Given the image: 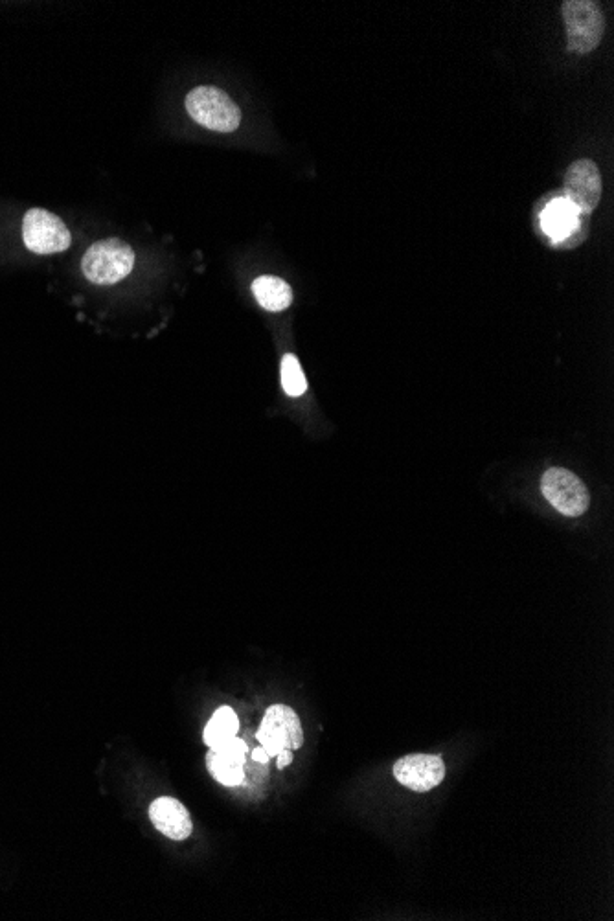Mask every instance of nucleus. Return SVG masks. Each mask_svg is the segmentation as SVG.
Returning <instances> with one entry per match:
<instances>
[{"mask_svg":"<svg viewBox=\"0 0 614 921\" xmlns=\"http://www.w3.org/2000/svg\"><path fill=\"white\" fill-rule=\"evenodd\" d=\"M135 267V252L120 239H103L89 247L81 260V271L89 282L98 285L118 284Z\"/></svg>","mask_w":614,"mask_h":921,"instance_id":"obj_1","label":"nucleus"},{"mask_svg":"<svg viewBox=\"0 0 614 921\" xmlns=\"http://www.w3.org/2000/svg\"><path fill=\"white\" fill-rule=\"evenodd\" d=\"M186 111L199 126L219 133H232L241 122L238 105L230 100L227 92L210 85L195 87L186 96Z\"/></svg>","mask_w":614,"mask_h":921,"instance_id":"obj_2","label":"nucleus"},{"mask_svg":"<svg viewBox=\"0 0 614 921\" xmlns=\"http://www.w3.org/2000/svg\"><path fill=\"white\" fill-rule=\"evenodd\" d=\"M561 12L567 26L570 52L591 54L602 43L605 30L600 6L592 0H567L563 2Z\"/></svg>","mask_w":614,"mask_h":921,"instance_id":"obj_3","label":"nucleus"},{"mask_svg":"<svg viewBox=\"0 0 614 921\" xmlns=\"http://www.w3.org/2000/svg\"><path fill=\"white\" fill-rule=\"evenodd\" d=\"M256 738L271 758L282 751H296L304 743L300 717L289 706L273 705L265 712Z\"/></svg>","mask_w":614,"mask_h":921,"instance_id":"obj_4","label":"nucleus"},{"mask_svg":"<svg viewBox=\"0 0 614 921\" xmlns=\"http://www.w3.org/2000/svg\"><path fill=\"white\" fill-rule=\"evenodd\" d=\"M541 491L559 513L580 517L589 510V491L580 477L563 467H550L541 478Z\"/></svg>","mask_w":614,"mask_h":921,"instance_id":"obj_5","label":"nucleus"},{"mask_svg":"<svg viewBox=\"0 0 614 921\" xmlns=\"http://www.w3.org/2000/svg\"><path fill=\"white\" fill-rule=\"evenodd\" d=\"M24 245L35 254H57L65 252L72 243L69 228L43 208H32L23 219Z\"/></svg>","mask_w":614,"mask_h":921,"instance_id":"obj_6","label":"nucleus"},{"mask_svg":"<svg viewBox=\"0 0 614 921\" xmlns=\"http://www.w3.org/2000/svg\"><path fill=\"white\" fill-rule=\"evenodd\" d=\"M565 197L576 210L591 214L602 197V175L591 159H580L570 164L565 175Z\"/></svg>","mask_w":614,"mask_h":921,"instance_id":"obj_7","label":"nucleus"},{"mask_svg":"<svg viewBox=\"0 0 614 921\" xmlns=\"http://www.w3.org/2000/svg\"><path fill=\"white\" fill-rule=\"evenodd\" d=\"M394 776L399 784L416 793H427L445 778V763L433 754H410L394 765Z\"/></svg>","mask_w":614,"mask_h":921,"instance_id":"obj_8","label":"nucleus"},{"mask_svg":"<svg viewBox=\"0 0 614 921\" xmlns=\"http://www.w3.org/2000/svg\"><path fill=\"white\" fill-rule=\"evenodd\" d=\"M249 752L247 743L239 740L238 736L232 740L214 747L206 756V763L210 774L216 778L217 782L227 787H236L243 784L245 780V754Z\"/></svg>","mask_w":614,"mask_h":921,"instance_id":"obj_9","label":"nucleus"},{"mask_svg":"<svg viewBox=\"0 0 614 921\" xmlns=\"http://www.w3.org/2000/svg\"><path fill=\"white\" fill-rule=\"evenodd\" d=\"M149 819L171 841H186L194 831L188 809L171 796H160L149 806Z\"/></svg>","mask_w":614,"mask_h":921,"instance_id":"obj_10","label":"nucleus"},{"mask_svg":"<svg viewBox=\"0 0 614 921\" xmlns=\"http://www.w3.org/2000/svg\"><path fill=\"white\" fill-rule=\"evenodd\" d=\"M252 293L258 304L271 313H280L293 304V291L289 284L271 274L256 278L252 284Z\"/></svg>","mask_w":614,"mask_h":921,"instance_id":"obj_11","label":"nucleus"},{"mask_svg":"<svg viewBox=\"0 0 614 921\" xmlns=\"http://www.w3.org/2000/svg\"><path fill=\"white\" fill-rule=\"evenodd\" d=\"M578 223L576 208L567 199H556L546 206L543 214V228L554 239L567 238Z\"/></svg>","mask_w":614,"mask_h":921,"instance_id":"obj_12","label":"nucleus"},{"mask_svg":"<svg viewBox=\"0 0 614 921\" xmlns=\"http://www.w3.org/2000/svg\"><path fill=\"white\" fill-rule=\"evenodd\" d=\"M238 730L239 719L236 716V712L230 706H221V708H217L212 719L208 721L203 738H205L206 745L210 749H214V747H219V745L227 743L232 738H236Z\"/></svg>","mask_w":614,"mask_h":921,"instance_id":"obj_13","label":"nucleus"},{"mask_svg":"<svg viewBox=\"0 0 614 921\" xmlns=\"http://www.w3.org/2000/svg\"><path fill=\"white\" fill-rule=\"evenodd\" d=\"M282 387H284L285 394L291 398H298L307 390L306 376L302 372V366L291 353H287L282 361Z\"/></svg>","mask_w":614,"mask_h":921,"instance_id":"obj_14","label":"nucleus"},{"mask_svg":"<svg viewBox=\"0 0 614 921\" xmlns=\"http://www.w3.org/2000/svg\"><path fill=\"white\" fill-rule=\"evenodd\" d=\"M291 762H293V751H282L276 756L278 769H284L287 765H291Z\"/></svg>","mask_w":614,"mask_h":921,"instance_id":"obj_15","label":"nucleus"},{"mask_svg":"<svg viewBox=\"0 0 614 921\" xmlns=\"http://www.w3.org/2000/svg\"><path fill=\"white\" fill-rule=\"evenodd\" d=\"M252 758H254L256 762H260V763H267L269 762V760H271V756L267 754V751H265L263 747H258V749H254V751H252Z\"/></svg>","mask_w":614,"mask_h":921,"instance_id":"obj_16","label":"nucleus"}]
</instances>
